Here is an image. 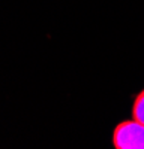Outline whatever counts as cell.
I'll use <instances>...</instances> for the list:
<instances>
[{"instance_id":"cell-1","label":"cell","mask_w":144,"mask_h":149,"mask_svg":"<svg viewBox=\"0 0 144 149\" xmlns=\"http://www.w3.org/2000/svg\"><path fill=\"white\" fill-rule=\"evenodd\" d=\"M113 142L117 149H144V124L135 119L120 122L114 130Z\"/></svg>"},{"instance_id":"cell-2","label":"cell","mask_w":144,"mask_h":149,"mask_svg":"<svg viewBox=\"0 0 144 149\" xmlns=\"http://www.w3.org/2000/svg\"><path fill=\"white\" fill-rule=\"evenodd\" d=\"M132 116L135 121L144 124V90L138 94L134 103V109H132Z\"/></svg>"}]
</instances>
